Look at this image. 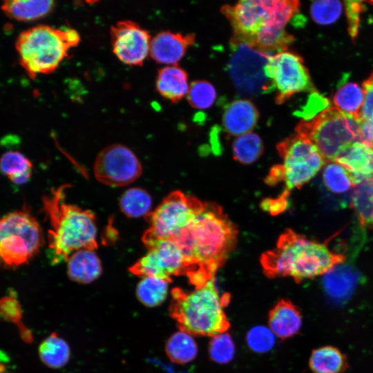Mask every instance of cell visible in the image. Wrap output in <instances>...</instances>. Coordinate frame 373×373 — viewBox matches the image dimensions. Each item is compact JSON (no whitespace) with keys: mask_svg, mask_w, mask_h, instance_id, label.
<instances>
[{"mask_svg":"<svg viewBox=\"0 0 373 373\" xmlns=\"http://www.w3.org/2000/svg\"><path fill=\"white\" fill-rule=\"evenodd\" d=\"M296 0H244L224 5L234 39L261 52L276 54L287 50L294 38L285 26L299 11Z\"/></svg>","mask_w":373,"mask_h":373,"instance_id":"obj_1","label":"cell"},{"mask_svg":"<svg viewBox=\"0 0 373 373\" xmlns=\"http://www.w3.org/2000/svg\"><path fill=\"white\" fill-rule=\"evenodd\" d=\"M237 238L235 225L222 209L204 204L191 222L172 240L180 249L191 274L209 278L224 263Z\"/></svg>","mask_w":373,"mask_h":373,"instance_id":"obj_2","label":"cell"},{"mask_svg":"<svg viewBox=\"0 0 373 373\" xmlns=\"http://www.w3.org/2000/svg\"><path fill=\"white\" fill-rule=\"evenodd\" d=\"M66 185L43 197V211L49 221L48 232V257L52 264L67 261L80 249L97 248V224L95 214L65 202Z\"/></svg>","mask_w":373,"mask_h":373,"instance_id":"obj_3","label":"cell"},{"mask_svg":"<svg viewBox=\"0 0 373 373\" xmlns=\"http://www.w3.org/2000/svg\"><path fill=\"white\" fill-rule=\"evenodd\" d=\"M345 261L343 254L332 251L326 244L291 230L285 231L276 247L263 254L261 259L267 276H289L296 282L324 275Z\"/></svg>","mask_w":373,"mask_h":373,"instance_id":"obj_4","label":"cell"},{"mask_svg":"<svg viewBox=\"0 0 373 373\" xmlns=\"http://www.w3.org/2000/svg\"><path fill=\"white\" fill-rule=\"evenodd\" d=\"M171 293L169 313L179 330L192 336L213 337L227 332L230 327L224 310L230 296L220 294L215 278L194 290L186 291L175 287Z\"/></svg>","mask_w":373,"mask_h":373,"instance_id":"obj_5","label":"cell"},{"mask_svg":"<svg viewBox=\"0 0 373 373\" xmlns=\"http://www.w3.org/2000/svg\"><path fill=\"white\" fill-rule=\"evenodd\" d=\"M79 41L75 29L38 25L21 32L15 48L21 66L35 78L54 72Z\"/></svg>","mask_w":373,"mask_h":373,"instance_id":"obj_6","label":"cell"},{"mask_svg":"<svg viewBox=\"0 0 373 373\" xmlns=\"http://www.w3.org/2000/svg\"><path fill=\"white\" fill-rule=\"evenodd\" d=\"M295 130L316 146L327 162L335 161L346 146L362 141L359 121L336 106L301 120Z\"/></svg>","mask_w":373,"mask_h":373,"instance_id":"obj_7","label":"cell"},{"mask_svg":"<svg viewBox=\"0 0 373 373\" xmlns=\"http://www.w3.org/2000/svg\"><path fill=\"white\" fill-rule=\"evenodd\" d=\"M44 244L42 229L26 209L0 217V267L15 269L28 264Z\"/></svg>","mask_w":373,"mask_h":373,"instance_id":"obj_8","label":"cell"},{"mask_svg":"<svg viewBox=\"0 0 373 373\" xmlns=\"http://www.w3.org/2000/svg\"><path fill=\"white\" fill-rule=\"evenodd\" d=\"M277 149L283 164L272 168L267 182H284L285 189L282 195L286 198L291 190L307 183L327 163L316 146L297 133L280 142Z\"/></svg>","mask_w":373,"mask_h":373,"instance_id":"obj_9","label":"cell"},{"mask_svg":"<svg viewBox=\"0 0 373 373\" xmlns=\"http://www.w3.org/2000/svg\"><path fill=\"white\" fill-rule=\"evenodd\" d=\"M203 204L180 191L170 193L145 217L149 227L142 240L146 247L149 249L159 240L173 239L191 222Z\"/></svg>","mask_w":373,"mask_h":373,"instance_id":"obj_10","label":"cell"},{"mask_svg":"<svg viewBox=\"0 0 373 373\" xmlns=\"http://www.w3.org/2000/svg\"><path fill=\"white\" fill-rule=\"evenodd\" d=\"M230 44L229 72L237 90L247 96L271 92L274 86L266 75L265 66L274 54L261 52L233 37Z\"/></svg>","mask_w":373,"mask_h":373,"instance_id":"obj_11","label":"cell"},{"mask_svg":"<svg viewBox=\"0 0 373 373\" xmlns=\"http://www.w3.org/2000/svg\"><path fill=\"white\" fill-rule=\"evenodd\" d=\"M265 73L276 89L277 104L285 103L297 93L314 89L303 59L291 51L271 55L265 66Z\"/></svg>","mask_w":373,"mask_h":373,"instance_id":"obj_12","label":"cell"},{"mask_svg":"<svg viewBox=\"0 0 373 373\" xmlns=\"http://www.w3.org/2000/svg\"><path fill=\"white\" fill-rule=\"evenodd\" d=\"M93 172L101 183L122 186L136 180L142 174V166L129 148L115 144L99 151L94 163Z\"/></svg>","mask_w":373,"mask_h":373,"instance_id":"obj_13","label":"cell"},{"mask_svg":"<svg viewBox=\"0 0 373 373\" xmlns=\"http://www.w3.org/2000/svg\"><path fill=\"white\" fill-rule=\"evenodd\" d=\"M148 249L147 254L129 268L131 273L142 278L155 277L169 281L173 276L186 274L185 259L172 240H159Z\"/></svg>","mask_w":373,"mask_h":373,"instance_id":"obj_14","label":"cell"},{"mask_svg":"<svg viewBox=\"0 0 373 373\" xmlns=\"http://www.w3.org/2000/svg\"><path fill=\"white\" fill-rule=\"evenodd\" d=\"M110 35L113 52L124 64L142 66L149 55L152 38L137 23L119 21L111 28Z\"/></svg>","mask_w":373,"mask_h":373,"instance_id":"obj_15","label":"cell"},{"mask_svg":"<svg viewBox=\"0 0 373 373\" xmlns=\"http://www.w3.org/2000/svg\"><path fill=\"white\" fill-rule=\"evenodd\" d=\"M194 34L183 35L170 30L157 33L152 39L149 55L157 63L176 65L188 48L195 44Z\"/></svg>","mask_w":373,"mask_h":373,"instance_id":"obj_16","label":"cell"},{"mask_svg":"<svg viewBox=\"0 0 373 373\" xmlns=\"http://www.w3.org/2000/svg\"><path fill=\"white\" fill-rule=\"evenodd\" d=\"M336 162L350 173L354 186L373 178V146L357 141L344 147Z\"/></svg>","mask_w":373,"mask_h":373,"instance_id":"obj_17","label":"cell"},{"mask_svg":"<svg viewBox=\"0 0 373 373\" xmlns=\"http://www.w3.org/2000/svg\"><path fill=\"white\" fill-rule=\"evenodd\" d=\"M258 118V111L251 101L238 99L230 102L225 108L222 124L229 135L237 137L251 132Z\"/></svg>","mask_w":373,"mask_h":373,"instance_id":"obj_18","label":"cell"},{"mask_svg":"<svg viewBox=\"0 0 373 373\" xmlns=\"http://www.w3.org/2000/svg\"><path fill=\"white\" fill-rule=\"evenodd\" d=\"M268 325L274 336L283 340L291 338L301 328L300 312L289 300L281 299L269 311Z\"/></svg>","mask_w":373,"mask_h":373,"instance_id":"obj_19","label":"cell"},{"mask_svg":"<svg viewBox=\"0 0 373 373\" xmlns=\"http://www.w3.org/2000/svg\"><path fill=\"white\" fill-rule=\"evenodd\" d=\"M155 85L160 95L172 103L187 95L189 88L186 72L177 65L161 68L157 72Z\"/></svg>","mask_w":373,"mask_h":373,"instance_id":"obj_20","label":"cell"},{"mask_svg":"<svg viewBox=\"0 0 373 373\" xmlns=\"http://www.w3.org/2000/svg\"><path fill=\"white\" fill-rule=\"evenodd\" d=\"M67 272L69 278L79 283H90L102 274L100 260L94 250L80 249L68 258Z\"/></svg>","mask_w":373,"mask_h":373,"instance_id":"obj_21","label":"cell"},{"mask_svg":"<svg viewBox=\"0 0 373 373\" xmlns=\"http://www.w3.org/2000/svg\"><path fill=\"white\" fill-rule=\"evenodd\" d=\"M55 7L50 0H13L3 1L1 9L11 19L20 21H31L49 14Z\"/></svg>","mask_w":373,"mask_h":373,"instance_id":"obj_22","label":"cell"},{"mask_svg":"<svg viewBox=\"0 0 373 373\" xmlns=\"http://www.w3.org/2000/svg\"><path fill=\"white\" fill-rule=\"evenodd\" d=\"M309 365L314 373H345L348 367L346 356L330 345L314 350Z\"/></svg>","mask_w":373,"mask_h":373,"instance_id":"obj_23","label":"cell"},{"mask_svg":"<svg viewBox=\"0 0 373 373\" xmlns=\"http://www.w3.org/2000/svg\"><path fill=\"white\" fill-rule=\"evenodd\" d=\"M33 165L31 161L18 151H8L0 157V173L14 184L21 185L31 178Z\"/></svg>","mask_w":373,"mask_h":373,"instance_id":"obj_24","label":"cell"},{"mask_svg":"<svg viewBox=\"0 0 373 373\" xmlns=\"http://www.w3.org/2000/svg\"><path fill=\"white\" fill-rule=\"evenodd\" d=\"M41 361L47 366L57 369L67 364L70 351L66 341L57 333H52L46 338L39 347Z\"/></svg>","mask_w":373,"mask_h":373,"instance_id":"obj_25","label":"cell"},{"mask_svg":"<svg viewBox=\"0 0 373 373\" xmlns=\"http://www.w3.org/2000/svg\"><path fill=\"white\" fill-rule=\"evenodd\" d=\"M165 352L169 358L173 363L185 364L196 357L198 347L192 335L179 330L167 340Z\"/></svg>","mask_w":373,"mask_h":373,"instance_id":"obj_26","label":"cell"},{"mask_svg":"<svg viewBox=\"0 0 373 373\" xmlns=\"http://www.w3.org/2000/svg\"><path fill=\"white\" fill-rule=\"evenodd\" d=\"M363 98V87L354 82H345L338 88L333 102L334 106L359 121Z\"/></svg>","mask_w":373,"mask_h":373,"instance_id":"obj_27","label":"cell"},{"mask_svg":"<svg viewBox=\"0 0 373 373\" xmlns=\"http://www.w3.org/2000/svg\"><path fill=\"white\" fill-rule=\"evenodd\" d=\"M351 204L363 227L373 228V178L354 186Z\"/></svg>","mask_w":373,"mask_h":373,"instance_id":"obj_28","label":"cell"},{"mask_svg":"<svg viewBox=\"0 0 373 373\" xmlns=\"http://www.w3.org/2000/svg\"><path fill=\"white\" fill-rule=\"evenodd\" d=\"M152 199L144 189L133 187L127 189L120 197L121 211L129 218L146 217L151 211Z\"/></svg>","mask_w":373,"mask_h":373,"instance_id":"obj_29","label":"cell"},{"mask_svg":"<svg viewBox=\"0 0 373 373\" xmlns=\"http://www.w3.org/2000/svg\"><path fill=\"white\" fill-rule=\"evenodd\" d=\"M171 282L155 277L142 278L136 287V296L145 306L156 307L166 298Z\"/></svg>","mask_w":373,"mask_h":373,"instance_id":"obj_30","label":"cell"},{"mask_svg":"<svg viewBox=\"0 0 373 373\" xmlns=\"http://www.w3.org/2000/svg\"><path fill=\"white\" fill-rule=\"evenodd\" d=\"M262 152V141L258 134L253 132L237 136L232 144L233 158L243 164L254 163Z\"/></svg>","mask_w":373,"mask_h":373,"instance_id":"obj_31","label":"cell"},{"mask_svg":"<svg viewBox=\"0 0 373 373\" xmlns=\"http://www.w3.org/2000/svg\"><path fill=\"white\" fill-rule=\"evenodd\" d=\"M342 264L324 274L325 287L333 296L350 293L356 282V272L350 267Z\"/></svg>","mask_w":373,"mask_h":373,"instance_id":"obj_32","label":"cell"},{"mask_svg":"<svg viewBox=\"0 0 373 373\" xmlns=\"http://www.w3.org/2000/svg\"><path fill=\"white\" fill-rule=\"evenodd\" d=\"M323 180L325 187L334 193H343L354 187L348 171L336 161L325 164Z\"/></svg>","mask_w":373,"mask_h":373,"instance_id":"obj_33","label":"cell"},{"mask_svg":"<svg viewBox=\"0 0 373 373\" xmlns=\"http://www.w3.org/2000/svg\"><path fill=\"white\" fill-rule=\"evenodd\" d=\"M216 98V89L210 82L196 80L191 84L187 99L192 107L198 109L208 108L213 105Z\"/></svg>","mask_w":373,"mask_h":373,"instance_id":"obj_34","label":"cell"},{"mask_svg":"<svg viewBox=\"0 0 373 373\" xmlns=\"http://www.w3.org/2000/svg\"><path fill=\"white\" fill-rule=\"evenodd\" d=\"M209 353L211 358L218 363H227L232 360L235 346L231 336L224 332L211 337Z\"/></svg>","mask_w":373,"mask_h":373,"instance_id":"obj_35","label":"cell"},{"mask_svg":"<svg viewBox=\"0 0 373 373\" xmlns=\"http://www.w3.org/2000/svg\"><path fill=\"white\" fill-rule=\"evenodd\" d=\"M342 8V3L339 1H316L312 3L310 13L315 22L327 25L337 20Z\"/></svg>","mask_w":373,"mask_h":373,"instance_id":"obj_36","label":"cell"},{"mask_svg":"<svg viewBox=\"0 0 373 373\" xmlns=\"http://www.w3.org/2000/svg\"><path fill=\"white\" fill-rule=\"evenodd\" d=\"M0 316L5 321L12 322L21 326V334L26 341L30 340V332L21 323V305L13 295H8L0 299Z\"/></svg>","mask_w":373,"mask_h":373,"instance_id":"obj_37","label":"cell"},{"mask_svg":"<svg viewBox=\"0 0 373 373\" xmlns=\"http://www.w3.org/2000/svg\"><path fill=\"white\" fill-rule=\"evenodd\" d=\"M274 334L269 328L256 326L247 334V343L254 352L264 353L270 350L274 345Z\"/></svg>","mask_w":373,"mask_h":373,"instance_id":"obj_38","label":"cell"},{"mask_svg":"<svg viewBox=\"0 0 373 373\" xmlns=\"http://www.w3.org/2000/svg\"><path fill=\"white\" fill-rule=\"evenodd\" d=\"M363 103L360 111L359 122H373V71L363 83Z\"/></svg>","mask_w":373,"mask_h":373,"instance_id":"obj_39","label":"cell"},{"mask_svg":"<svg viewBox=\"0 0 373 373\" xmlns=\"http://www.w3.org/2000/svg\"><path fill=\"white\" fill-rule=\"evenodd\" d=\"M346 15L348 21V30L352 39L356 37L359 27L360 13L363 10L362 1H347L345 2Z\"/></svg>","mask_w":373,"mask_h":373,"instance_id":"obj_40","label":"cell"},{"mask_svg":"<svg viewBox=\"0 0 373 373\" xmlns=\"http://www.w3.org/2000/svg\"><path fill=\"white\" fill-rule=\"evenodd\" d=\"M286 199V197L281 195L275 200H266L262 202V207L272 214L278 213L285 209L287 205Z\"/></svg>","mask_w":373,"mask_h":373,"instance_id":"obj_41","label":"cell"}]
</instances>
